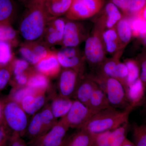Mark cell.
<instances>
[{
    "mask_svg": "<svg viewBox=\"0 0 146 146\" xmlns=\"http://www.w3.org/2000/svg\"><path fill=\"white\" fill-rule=\"evenodd\" d=\"M45 0H30L20 24L21 35L27 42L41 38L51 20L45 7Z\"/></svg>",
    "mask_w": 146,
    "mask_h": 146,
    "instance_id": "obj_1",
    "label": "cell"
},
{
    "mask_svg": "<svg viewBox=\"0 0 146 146\" xmlns=\"http://www.w3.org/2000/svg\"><path fill=\"white\" fill-rule=\"evenodd\" d=\"M133 108L130 106L120 110L111 107L94 114L82 129L96 135L113 130L128 123Z\"/></svg>",
    "mask_w": 146,
    "mask_h": 146,
    "instance_id": "obj_2",
    "label": "cell"
},
{
    "mask_svg": "<svg viewBox=\"0 0 146 146\" xmlns=\"http://www.w3.org/2000/svg\"><path fill=\"white\" fill-rule=\"evenodd\" d=\"M103 31L96 26L85 41L84 57L92 66H100L106 60V52L102 38Z\"/></svg>",
    "mask_w": 146,
    "mask_h": 146,
    "instance_id": "obj_3",
    "label": "cell"
},
{
    "mask_svg": "<svg viewBox=\"0 0 146 146\" xmlns=\"http://www.w3.org/2000/svg\"><path fill=\"white\" fill-rule=\"evenodd\" d=\"M104 4V0H72L66 17L71 21L88 19L98 13Z\"/></svg>",
    "mask_w": 146,
    "mask_h": 146,
    "instance_id": "obj_4",
    "label": "cell"
},
{
    "mask_svg": "<svg viewBox=\"0 0 146 146\" xmlns=\"http://www.w3.org/2000/svg\"><path fill=\"white\" fill-rule=\"evenodd\" d=\"M104 91L111 107L124 110L129 106L124 87L117 79L106 78Z\"/></svg>",
    "mask_w": 146,
    "mask_h": 146,
    "instance_id": "obj_5",
    "label": "cell"
},
{
    "mask_svg": "<svg viewBox=\"0 0 146 146\" xmlns=\"http://www.w3.org/2000/svg\"><path fill=\"white\" fill-rule=\"evenodd\" d=\"M94 114L86 105L75 100L73 101L70 109L61 121L69 128L82 129Z\"/></svg>",
    "mask_w": 146,
    "mask_h": 146,
    "instance_id": "obj_6",
    "label": "cell"
},
{
    "mask_svg": "<svg viewBox=\"0 0 146 146\" xmlns=\"http://www.w3.org/2000/svg\"><path fill=\"white\" fill-rule=\"evenodd\" d=\"M4 115L9 126L15 132V134L23 133L28 124L26 113L21 106L15 102L6 104L4 110Z\"/></svg>",
    "mask_w": 146,
    "mask_h": 146,
    "instance_id": "obj_7",
    "label": "cell"
},
{
    "mask_svg": "<svg viewBox=\"0 0 146 146\" xmlns=\"http://www.w3.org/2000/svg\"><path fill=\"white\" fill-rule=\"evenodd\" d=\"M57 55L60 66L74 70L81 75L83 74L85 57L76 47H65L57 53Z\"/></svg>",
    "mask_w": 146,
    "mask_h": 146,
    "instance_id": "obj_8",
    "label": "cell"
},
{
    "mask_svg": "<svg viewBox=\"0 0 146 146\" xmlns=\"http://www.w3.org/2000/svg\"><path fill=\"white\" fill-rule=\"evenodd\" d=\"M128 123L113 130L94 135L92 146H121L126 139Z\"/></svg>",
    "mask_w": 146,
    "mask_h": 146,
    "instance_id": "obj_9",
    "label": "cell"
},
{
    "mask_svg": "<svg viewBox=\"0 0 146 146\" xmlns=\"http://www.w3.org/2000/svg\"><path fill=\"white\" fill-rule=\"evenodd\" d=\"M83 25L74 21L65 23L62 44L63 47H77L87 38Z\"/></svg>",
    "mask_w": 146,
    "mask_h": 146,
    "instance_id": "obj_10",
    "label": "cell"
},
{
    "mask_svg": "<svg viewBox=\"0 0 146 146\" xmlns=\"http://www.w3.org/2000/svg\"><path fill=\"white\" fill-rule=\"evenodd\" d=\"M81 75L72 69H64L59 77L58 88L60 96L70 99L74 97L80 80Z\"/></svg>",
    "mask_w": 146,
    "mask_h": 146,
    "instance_id": "obj_11",
    "label": "cell"
},
{
    "mask_svg": "<svg viewBox=\"0 0 146 146\" xmlns=\"http://www.w3.org/2000/svg\"><path fill=\"white\" fill-rule=\"evenodd\" d=\"M19 51L24 59L32 64L36 65L50 51L46 44L35 41L27 42L21 46Z\"/></svg>",
    "mask_w": 146,
    "mask_h": 146,
    "instance_id": "obj_12",
    "label": "cell"
},
{
    "mask_svg": "<svg viewBox=\"0 0 146 146\" xmlns=\"http://www.w3.org/2000/svg\"><path fill=\"white\" fill-rule=\"evenodd\" d=\"M66 22L63 18H56L48 22L43 36L47 46L62 43Z\"/></svg>",
    "mask_w": 146,
    "mask_h": 146,
    "instance_id": "obj_13",
    "label": "cell"
},
{
    "mask_svg": "<svg viewBox=\"0 0 146 146\" xmlns=\"http://www.w3.org/2000/svg\"><path fill=\"white\" fill-rule=\"evenodd\" d=\"M69 127L61 121L42 136L37 138L36 145L60 146Z\"/></svg>",
    "mask_w": 146,
    "mask_h": 146,
    "instance_id": "obj_14",
    "label": "cell"
},
{
    "mask_svg": "<svg viewBox=\"0 0 146 146\" xmlns=\"http://www.w3.org/2000/svg\"><path fill=\"white\" fill-rule=\"evenodd\" d=\"M39 72L48 77L56 76L60 72V65L58 59L57 53L49 51L36 65Z\"/></svg>",
    "mask_w": 146,
    "mask_h": 146,
    "instance_id": "obj_15",
    "label": "cell"
},
{
    "mask_svg": "<svg viewBox=\"0 0 146 146\" xmlns=\"http://www.w3.org/2000/svg\"><path fill=\"white\" fill-rule=\"evenodd\" d=\"M92 77H85L80 80L74 97L88 107L89 100L93 92L98 86Z\"/></svg>",
    "mask_w": 146,
    "mask_h": 146,
    "instance_id": "obj_16",
    "label": "cell"
},
{
    "mask_svg": "<svg viewBox=\"0 0 146 146\" xmlns=\"http://www.w3.org/2000/svg\"><path fill=\"white\" fill-rule=\"evenodd\" d=\"M145 90V87L140 78L128 86L127 98L129 106L133 109L143 104Z\"/></svg>",
    "mask_w": 146,
    "mask_h": 146,
    "instance_id": "obj_17",
    "label": "cell"
},
{
    "mask_svg": "<svg viewBox=\"0 0 146 146\" xmlns=\"http://www.w3.org/2000/svg\"><path fill=\"white\" fill-rule=\"evenodd\" d=\"M119 9L112 2L108 3L105 7V17L101 20L97 25L105 31V28L115 27L123 18Z\"/></svg>",
    "mask_w": 146,
    "mask_h": 146,
    "instance_id": "obj_18",
    "label": "cell"
},
{
    "mask_svg": "<svg viewBox=\"0 0 146 146\" xmlns=\"http://www.w3.org/2000/svg\"><path fill=\"white\" fill-rule=\"evenodd\" d=\"M88 107L96 114L112 107L110 105L104 91L98 86L90 98Z\"/></svg>",
    "mask_w": 146,
    "mask_h": 146,
    "instance_id": "obj_19",
    "label": "cell"
},
{
    "mask_svg": "<svg viewBox=\"0 0 146 146\" xmlns=\"http://www.w3.org/2000/svg\"><path fill=\"white\" fill-rule=\"evenodd\" d=\"M72 0H45V7L50 19L58 17L67 13Z\"/></svg>",
    "mask_w": 146,
    "mask_h": 146,
    "instance_id": "obj_20",
    "label": "cell"
},
{
    "mask_svg": "<svg viewBox=\"0 0 146 146\" xmlns=\"http://www.w3.org/2000/svg\"><path fill=\"white\" fill-rule=\"evenodd\" d=\"M102 38L106 52L110 54L117 53L121 48L115 27L103 32Z\"/></svg>",
    "mask_w": 146,
    "mask_h": 146,
    "instance_id": "obj_21",
    "label": "cell"
},
{
    "mask_svg": "<svg viewBox=\"0 0 146 146\" xmlns=\"http://www.w3.org/2000/svg\"><path fill=\"white\" fill-rule=\"evenodd\" d=\"M45 98L42 94L29 95L23 99L21 106L26 114L32 115L37 112L44 104Z\"/></svg>",
    "mask_w": 146,
    "mask_h": 146,
    "instance_id": "obj_22",
    "label": "cell"
},
{
    "mask_svg": "<svg viewBox=\"0 0 146 146\" xmlns=\"http://www.w3.org/2000/svg\"><path fill=\"white\" fill-rule=\"evenodd\" d=\"M115 27L121 43V48H122L130 42L132 36L130 18L123 17Z\"/></svg>",
    "mask_w": 146,
    "mask_h": 146,
    "instance_id": "obj_23",
    "label": "cell"
},
{
    "mask_svg": "<svg viewBox=\"0 0 146 146\" xmlns=\"http://www.w3.org/2000/svg\"><path fill=\"white\" fill-rule=\"evenodd\" d=\"M73 101L70 99L61 96L52 102L51 110L55 118L65 117L70 109Z\"/></svg>",
    "mask_w": 146,
    "mask_h": 146,
    "instance_id": "obj_24",
    "label": "cell"
},
{
    "mask_svg": "<svg viewBox=\"0 0 146 146\" xmlns=\"http://www.w3.org/2000/svg\"><path fill=\"white\" fill-rule=\"evenodd\" d=\"M27 86L34 89L38 93L45 91L49 85L48 77L42 73H34L29 76Z\"/></svg>",
    "mask_w": 146,
    "mask_h": 146,
    "instance_id": "obj_25",
    "label": "cell"
},
{
    "mask_svg": "<svg viewBox=\"0 0 146 146\" xmlns=\"http://www.w3.org/2000/svg\"><path fill=\"white\" fill-rule=\"evenodd\" d=\"M28 133L31 138H37L45 133L44 128L40 113L34 115L29 124Z\"/></svg>",
    "mask_w": 146,
    "mask_h": 146,
    "instance_id": "obj_26",
    "label": "cell"
},
{
    "mask_svg": "<svg viewBox=\"0 0 146 146\" xmlns=\"http://www.w3.org/2000/svg\"><path fill=\"white\" fill-rule=\"evenodd\" d=\"M15 11L16 7L12 0H0V23H8Z\"/></svg>",
    "mask_w": 146,
    "mask_h": 146,
    "instance_id": "obj_27",
    "label": "cell"
},
{
    "mask_svg": "<svg viewBox=\"0 0 146 146\" xmlns=\"http://www.w3.org/2000/svg\"><path fill=\"white\" fill-rule=\"evenodd\" d=\"M118 55L111 59L105 60L100 65V75L107 78L116 79L117 65L119 62Z\"/></svg>",
    "mask_w": 146,
    "mask_h": 146,
    "instance_id": "obj_28",
    "label": "cell"
},
{
    "mask_svg": "<svg viewBox=\"0 0 146 146\" xmlns=\"http://www.w3.org/2000/svg\"><path fill=\"white\" fill-rule=\"evenodd\" d=\"M94 135L83 129L74 136L69 146H92Z\"/></svg>",
    "mask_w": 146,
    "mask_h": 146,
    "instance_id": "obj_29",
    "label": "cell"
},
{
    "mask_svg": "<svg viewBox=\"0 0 146 146\" xmlns=\"http://www.w3.org/2000/svg\"><path fill=\"white\" fill-rule=\"evenodd\" d=\"M133 137L135 146H146V120L133 126Z\"/></svg>",
    "mask_w": 146,
    "mask_h": 146,
    "instance_id": "obj_30",
    "label": "cell"
},
{
    "mask_svg": "<svg viewBox=\"0 0 146 146\" xmlns=\"http://www.w3.org/2000/svg\"><path fill=\"white\" fill-rule=\"evenodd\" d=\"M132 36L142 37L146 34V20L140 16L130 18Z\"/></svg>",
    "mask_w": 146,
    "mask_h": 146,
    "instance_id": "obj_31",
    "label": "cell"
},
{
    "mask_svg": "<svg viewBox=\"0 0 146 146\" xmlns=\"http://www.w3.org/2000/svg\"><path fill=\"white\" fill-rule=\"evenodd\" d=\"M125 63L127 67L128 74L126 79L127 87L140 78V68L136 60L127 59Z\"/></svg>",
    "mask_w": 146,
    "mask_h": 146,
    "instance_id": "obj_32",
    "label": "cell"
},
{
    "mask_svg": "<svg viewBox=\"0 0 146 146\" xmlns=\"http://www.w3.org/2000/svg\"><path fill=\"white\" fill-rule=\"evenodd\" d=\"M16 32L8 23H0V42H13L16 39Z\"/></svg>",
    "mask_w": 146,
    "mask_h": 146,
    "instance_id": "obj_33",
    "label": "cell"
},
{
    "mask_svg": "<svg viewBox=\"0 0 146 146\" xmlns=\"http://www.w3.org/2000/svg\"><path fill=\"white\" fill-rule=\"evenodd\" d=\"M12 58V51L8 42H0V65L7 64Z\"/></svg>",
    "mask_w": 146,
    "mask_h": 146,
    "instance_id": "obj_34",
    "label": "cell"
},
{
    "mask_svg": "<svg viewBox=\"0 0 146 146\" xmlns=\"http://www.w3.org/2000/svg\"><path fill=\"white\" fill-rule=\"evenodd\" d=\"M40 115L44 125L45 133L53 126L52 123L55 118L51 110L49 108H46L42 110L40 112Z\"/></svg>",
    "mask_w": 146,
    "mask_h": 146,
    "instance_id": "obj_35",
    "label": "cell"
},
{
    "mask_svg": "<svg viewBox=\"0 0 146 146\" xmlns=\"http://www.w3.org/2000/svg\"><path fill=\"white\" fill-rule=\"evenodd\" d=\"M140 68V78L146 89V49L138 55L136 60Z\"/></svg>",
    "mask_w": 146,
    "mask_h": 146,
    "instance_id": "obj_36",
    "label": "cell"
},
{
    "mask_svg": "<svg viewBox=\"0 0 146 146\" xmlns=\"http://www.w3.org/2000/svg\"><path fill=\"white\" fill-rule=\"evenodd\" d=\"M39 94L34 89L27 86L16 91L13 94V98L16 102L21 104L23 99L28 95H36Z\"/></svg>",
    "mask_w": 146,
    "mask_h": 146,
    "instance_id": "obj_37",
    "label": "cell"
},
{
    "mask_svg": "<svg viewBox=\"0 0 146 146\" xmlns=\"http://www.w3.org/2000/svg\"><path fill=\"white\" fill-rule=\"evenodd\" d=\"M29 62L25 59H16L13 64V72L15 75L25 72L29 67Z\"/></svg>",
    "mask_w": 146,
    "mask_h": 146,
    "instance_id": "obj_38",
    "label": "cell"
},
{
    "mask_svg": "<svg viewBox=\"0 0 146 146\" xmlns=\"http://www.w3.org/2000/svg\"><path fill=\"white\" fill-rule=\"evenodd\" d=\"M10 73L6 69L0 70V90L3 89L6 86L10 78Z\"/></svg>",
    "mask_w": 146,
    "mask_h": 146,
    "instance_id": "obj_39",
    "label": "cell"
},
{
    "mask_svg": "<svg viewBox=\"0 0 146 146\" xmlns=\"http://www.w3.org/2000/svg\"><path fill=\"white\" fill-rule=\"evenodd\" d=\"M130 1L131 0H111V2L122 11L125 15Z\"/></svg>",
    "mask_w": 146,
    "mask_h": 146,
    "instance_id": "obj_40",
    "label": "cell"
},
{
    "mask_svg": "<svg viewBox=\"0 0 146 146\" xmlns=\"http://www.w3.org/2000/svg\"><path fill=\"white\" fill-rule=\"evenodd\" d=\"M28 78L29 76H27L25 72L15 75L16 81L19 85L21 86L27 85Z\"/></svg>",
    "mask_w": 146,
    "mask_h": 146,
    "instance_id": "obj_41",
    "label": "cell"
},
{
    "mask_svg": "<svg viewBox=\"0 0 146 146\" xmlns=\"http://www.w3.org/2000/svg\"><path fill=\"white\" fill-rule=\"evenodd\" d=\"M9 146H27L23 140L21 139L20 135L15 134L13 136Z\"/></svg>",
    "mask_w": 146,
    "mask_h": 146,
    "instance_id": "obj_42",
    "label": "cell"
},
{
    "mask_svg": "<svg viewBox=\"0 0 146 146\" xmlns=\"http://www.w3.org/2000/svg\"><path fill=\"white\" fill-rule=\"evenodd\" d=\"M6 134L2 129L0 128V146H5V143Z\"/></svg>",
    "mask_w": 146,
    "mask_h": 146,
    "instance_id": "obj_43",
    "label": "cell"
},
{
    "mask_svg": "<svg viewBox=\"0 0 146 146\" xmlns=\"http://www.w3.org/2000/svg\"><path fill=\"white\" fill-rule=\"evenodd\" d=\"M121 146H135V145H134L133 143H132L131 141H129L128 140H127L126 138L122 145Z\"/></svg>",
    "mask_w": 146,
    "mask_h": 146,
    "instance_id": "obj_44",
    "label": "cell"
},
{
    "mask_svg": "<svg viewBox=\"0 0 146 146\" xmlns=\"http://www.w3.org/2000/svg\"><path fill=\"white\" fill-rule=\"evenodd\" d=\"M137 16H141L146 20V5L143 9L141 11V12Z\"/></svg>",
    "mask_w": 146,
    "mask_h": 146,
    "instance_id": "obj_45",
    "label": "cell"
},
{
    "mask_svg": "<svg viewBox=\"0 0 146 146\" xmlns=\"http://www.w3.org/2000/svg\"><path fill=\"white\" fill-rule=\"evenodd\" d=\"M140 38L146 49V34L144 35V36H142V37H140Z\"/></svg>",
    "mask_w": 146,
    "mask_h": 146,
    "instance_id": "obj_46",
    "label": "cell"
},
{
    "mask_svg": "<svg viewBox=\"0 0 146 146\" xmlns=\"http://www.w3.org/2000/svg\"><path fill=\"white\" fill-rule=\"evenodd\" d=\"M143 104L144 105V109H145L146 111V89L145 90V101H144Z\"/></svg>",
    "mask_w": 146,
    "mask_h": 146,
    "instance_id": "obj_47",
    "label": "cell"
},
{
    "mask_svg": "<svg viewBox=\"0 0 146 146\" xmlns=\"http://www.w3.org/2000/svg\"><path fill=\"white\" fill-rule=\"evenodd\" d=\"M1 115H2L1 107V106H0V119H1Z\"/></svg>",
    "mask_w": 146,
    "mask_h": 146,
    "instance_id": "obj_48",
    "label": "cell"
},
{
    "mask_svg": "<svg viewBox=\"0 0 146 146\" xmlns=\"http://www.w3.org/2000/svg\"><path fill=\"white\" fill-rule=\"evenodd\" d=\"M21 1H29L30 0H21Z\"/></svg>",
    "mask_w": 146,
    "mask_h": 146,
    "instance_id": "obj_49",
    "label": "cell"
},
{
    "mask_svg": "<svg viewBox=\"0 0 146 146\" xmlns=\"http://www.w3.org/2000/svg\"><path fill=\"white\" fill-rule=\"evenodd\" d=\"M35 146H45L44 145H36Z\"/></svg>",
    "mask_w": 146,
    "mask_h": 146,
    "instance_id": "obj_50",
    "label": "cell"
}]
</instances>
